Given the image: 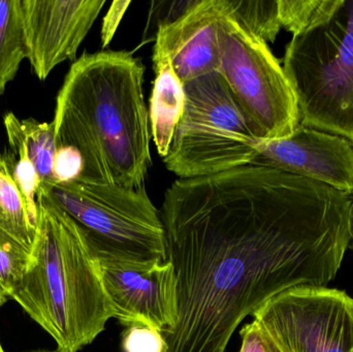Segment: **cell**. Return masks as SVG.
Instances as JSON below:
<instances>
[{"label":"cell","instance_id":"obj_14","mask_svg":"<svg viewBox=\"0 0 353 352\" xmlns=\"http://www.w3.org/2000/svg\"><path fill=\"white\" fill-rule=\"evenodd\" d=\"M3 124L12 153L27 157L37 169L39 189L47 191L56 185L54 163L57 144L53 121L41 123L33 118L20 119L10 112L4 115Z\"/></svg>","mask_w":353,"mask_h":352},{"label":"cell","instance_id":"obj_22","mask_svg":"<svg viewBox=\"0 0 353 352\" xmlns=\"http://www.w3.org/2000/svg\"><path fill=\"white\" fill-rule=\"evenodd\" d=\"M199 0H175V1H153L151 3L148 26L145 34L149 30L157 37V31L163 27L172 24L192 8Z\"/></svg>","mask_w":353,"mask_h":352},{"label":"cell","instance_id":"obj_15","mask_svg":"<svg viewBox=\"0 0 353 352\" xmlns=\"http://www.w3.org/2000/svg\"><path fill=\"white\" fill-rule=\"evenodd\" d=\"M14 159V153H0V227L31 250L37 220L31 216L12 175Z\"/></svg>","mask_w":353,"mask_h":352},{"label":"cell","instance_id":"obj_4","mask_svg":"<svg viewBox=\"0 0 353 352\" xmlns=\"http://www.w3.org/2000/svg\"><path fill=\"white\" fill-rule=\"evenodd\" d=\"M283 70L301 124L353 143V0H342L329 20L294 35Z\"/></svg>","mask_w":353,"mask_h":352},{"label":"cell","instance_id":"obj_19","mask_svg":"<svg viewBox=\"0 0 353 352\" xmlns=\"http://www.w3.org/2000/svg\"><path fill=\"white\" fill-rule=\"evenodd\" d=\"M30 258L31 250L0 227V307L10 300Z\"/></svg>","mask_w":353,"mask_h":352},{"label":"cell","instance_id":"obj_12","mask_svg":"<svg viewBox=\"0 0 353 352\" xmlns=\"http://www.w3.org/2000/svg\"><path fill=\"white\" fill-rule=\"evenodd\" d=\"M228 12V0H199L180 19L157 31L153 53L169 58L182 84L218 70V26Z\"/></svg>","mask_w":353,"mask_h":352},{"label":"cell","instance_id":"obj_18","mask_svg":"<svg viewBox=\"0 0 353 352\" xmlns=\"http://www.w3.org/2000/svg\"><path fill=\"white\" fill-rule=\"evenodd\" d=\"M342 0H278L281 26L296 35L329 20Z\"/></svg>","mask_w":353,"mask_h":352},{"label":"cell","instance_id":"obj_9","mask_svg":"<svg viewBox=\"0 0 353 352\" xmlns=\"http://www.w3.org/2000/svg\"><path fill=\"white\" fill-rule=\"evenodd\" d=\"M97 258L113 318L128 328L147 327L163 334L175 327L176 279L170 260L138 262L103 254Z\"/></svg>","mask_w":353,"mask_h":352},{"label":"cell","instance_id":"obj_6","mask_svg":"<svg viewBox=\"0 0 353 352\" xmlns=\"http://www.w3.org/2000/svg\"><path fill=\"white\" fill-rule=\"evenodd\" d=\"M47 192L86 231L97 254L138 262L167 260L161 211L146 188L72 181L56 184Z\"/></svg>","mask_w":353,"mask_h":352},{"label":"cell","instance_id":"obj_11","mask_svg":"<svg viewBox=\"0 0 353 352\" xmlns=\"http://www.w3.org/2000/svg\"><path fill=\"white\" fill-rule=\"evenodd\" d=\"M325 184L353 198V143L299 124L279 140L261 141L250 163Z\"/></svg>","mask_w":353,"mask_h":352},{"label":"cell","instance_id":"obj_17","mask_svg":"<svg viewBox=\"0 0 353 352\" xmlns=\"http://www.w3.org/2000/svg\"><path fill=\"white\" fill-rule=\"evenodd\" d=\"M230 16L259 39L274 43L280 29L278 0H228Z\"/></svg>","mask_w":353,"mask_h":352},{"label":"cell","instance_id":"obj_5","mask_svg":"<svg viewBox=\"0 0 353 352\" xmlns=\"http://www.w3.org/2000/svg\"><path fill=\"white\" fill-rule=\"evenodd\" d=\"M184 107L165 167L192 179L250 165L261 141L219 72L183 84Z\"/></svg>","mask_w":353,"mask_h":352},{"label":"cell","instance_id":"obj_26","mask_svg":"<svg viewBox=\"0 0 353 352\" xmlns=\"http://www.w3.org/2000/svg\"><path fill=\"white\" fill-rule=\"evenodd\" d=\"M352 238L353 240V198H352Z\"/></svg>","mask_w":353,"mask_h":352},{"label":"cell","instance_id":"obj_13","mask_svg":"<svg viewBox=\"0 0 353 352\" xmlns=\"http://www.w3.org/2000/svg\"><path fill=\"white\" fill-rule=\"evenodd\" d=\"M152 60L155 80L150 97L149 122L157 152L165 158L182 116L184 91L167 56L153 53Z\"/></svg>","mask_w":353,"mask_h":352},{"label":"cell","instance_id":"obj_21","mask_svg":"<svg viewBox=\"0 0 353 352\" xmlns=\"http://www.w3.org/2000/svg\"><path fill=\"white\" fill-rule=\"evenodd\" d=\"M123 352H167L163 333L147 327H128L122 333Z\"/></svg>","mask_w":353,"mask_h":352},{"label":"cell","instance_id":"obj_8","mask_svg":"<svg viewBox=\"0 0 353 352\" xmlns=\"http://www.w3.org/2000/svg\"><path fill=\"white\" fill-rule=\"evenodd\" d=\"M283 352H353V299L327 287H298L253 312Z\"/></svg>","mask_w":353,"mask_h":352},{"label":"cell","instance_id":"obj_1","mask_svg":"<svg viewBox=\"0 0 353 352\" xmlns=\"http://www.w3.org/2000/svg\"><path fill=\"white\" fill-rule=\"evenodd\" d=\"M352 202L325 184L250 165L174 182L161 210L178 298L167 352H225L269 300L327 287L352 240Z\"/></svg>","mask_w":353,"mask_h":352},{"label":"cell","instance_id":"obj_10","mask_svg":"<svg viewBox=\"0 0 353 352\" xmlns=\"http://www.w3.org/2000/svg\"><path fill=\"white\" fill-rule=\"evenodd\" d=\"M105 0H21L27 58L46 80L56 66L76 59Z\"/></svg>","mask_w":353,"mask_h":352},{"label":"cell","instance_id":"obj_2","mask_svg":"<svg viewBox=\"0 0 353 352\" xmlns=\"http://www.w3.org/2000/svg\"><path fill=\"white\" fill-rule=\"evenodd\" d=\"M145 66L125 51L84 53L56 99L57 147H72L83 163L77 181L145 187L152 165Z\"/></svg>","mask_w":353,"mask_h":352},{"label":"cell","instance_id":"obj_28","mask_svg":"<svg viewBox=\"0 0 353 352\" xmlns=\"http://www.w3.org/2000/svg\"><path fill=\"white\" fill-rule=\"evenodd\" d=\"M0 352H6L3 351V349H2L1 343H0Z\"/></svg>","mask_w":353,"mask_h":352},{"label":"cell","instance_id":"obj_23","mask_svg":"<svg viewBox=\"0 0 353 352\" xmlns=\"http://www.w3.org/2000/svg\"><path fill=\"white\" fill-rule=\"evenodd\" d=\"M242 345L240 352H283L267 329L259 322L245 324L240 331Z\"/></svg>","mask_w":353,"mask_h":352},{"label":"cell","instance_id":"obj_27","mask_svg":"<svg viewBox=\"0 0 353 352\" xmlns=\"http://www.w3.org/2000/svg\"><path fill=\"white\" fill-rule=\"evenodd\" d=\"M30 352H58L57 351H30Z\"/></svg>","mask_w":353,"mask_h":352},{"label":"cell","instance_id":"obj_20","mask_svg":"<svg viewBox=\"0 0 353 352\" xmlns=\"http://www.w3.org/2000/svg\"><path fill=\"white\" fill-rule=\"evenodd\" d=\"M12 175L19 189L26 200L31 216L37 220V194L41 188V181H39L37 169L27 157L19 155L14 159Z\"/></svg>","mask_w":353,"mask_h":352},{"label":"cell","instance_id":"obj_7","mask_svg":"<svg viewBox=\"0 0 353 352\" xmlns=\"http://www.w3.org/2000/svg\"><path fill=\"white\" fill-rule=\"evenodd\" d=\"M217 72L263 141L279 140L301 123L294 89L263 39L230 16L218 26Z\"/></svg>","mask_w":353,"mask_h":352},{"label":"cell","instance_id":"obj_16","mask_svg":"<svg viewBox=\"0 0 353 352\" xmlns=\"http://www.w3.org/2000/svg\"><path fill=\"white\" fill-rule=\"evenodd\" d=\"M26 58L21 0H0V94Z\"/></svg>","mask_w":353,"mask_h":352},{"label":"cell","instance_id":"obj_24","mask_svg":"<svg viewBox=\"0 0 353 352\" xmlns=\"http://www.w3.org/2000/svg\"><path fill=\"white\" fill-rule=\"evenodd\" d=\"M83 169L82 158L72 147H57L54 163L56 184L77 181Z\"/></svg>","mask_w":353,"mask_h":352},{"label":"cell","instance_id":"obj_3","mask_svg":"<svg viewBox=\"0 0 353 352\" xmlns=\"http://www.w3.org/2000/svg\"><path fill=\"white\" fill-rule=\"evenodd\" d=\"M10 300L54 339L58 352L80 351L113 318L88 234L43 190L30 262Z\"/></svg>","mask_w":353,"mask_h":352},{"label":"cell","instance_id":"obj_25","mask_svg":"<svg viewBox=\"0 0 353 352\" xmlns=\"http://www.w3.org/2000/svg\"><path fill=\"white\" fill-rule=\"evenodd\" d=\"M130 0H115L112 2L109 10L105 14L101 27V47L103 49L107 48L111 43L124 14L128 12V6H130Z\"/></svg>","mask_w":353,"mask_h":352}]
</instances>
